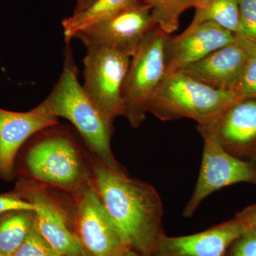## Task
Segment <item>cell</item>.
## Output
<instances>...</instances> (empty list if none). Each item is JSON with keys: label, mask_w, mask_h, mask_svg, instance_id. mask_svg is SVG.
<instances>
[{"label": "cell", "mask_w": 256, "mask_h": 256, "mask_svg": "<svg viewBox=\"0 0 256 256\" xmlns=\"http://www.w3.org/2000/svg\"><path fill=\"white\" fill-rule=\"evenodd\" d=\"M92 170L96 193L128 246L152 256L158 239L164 234L162 203L156 188L98 159Z\"/></svg>", "instance_id": "1"}, {"label": "cell", "mask_w": 256, "mask_h": 256, "mask_svg": "<svg viewBox=\"0 0 256 256\" xmlns=\"http://www.w3.org/2000/svg\"><path fill=\"white\" fill-rule=\"evenodd\" d=\"M69 42H66L64 50L60 79L42 104L56 117L64 118L73 124L96 159L112 169L124 171L111 150L114 122L96 107L79 82L78 68Z\"/></svg>", "instance_id": "2"}, {"label": "cell", "mask_w": 256, "mask_h": 256, "mask_svg": "<svg viewBox=\"0 0 256 256\" xmlns=\"http://www.w3.org/2000/svg\"><path fill=\"white\" fill-rule=\"evenodd\" d=\"M238 100L234 90L214 88L176 70L166 74L148 112L163 121L190 118L206 126Z\"/></svg>", "instance_id": "3"}, {"label": "cell", "mask_w": 256, "mask_h": 256, "mask_svg": "<svg viewBox=\"0 0 256 256\" xmlns=\"http://www.w3.org/2000/svg\"><path fill=\"white\" fill-rule=\"evenodd\" d=\"M170 34L154 26L131 57L122 88L124 114L138 128L146 117L148 107L168 74V42Z\"/></svg>", "instance_id": "4"}, {"label": "cell", "mask_w": 256, "mask_h": 256, "mask_svg": "<svg viewBox=\"0 0 256 256\" xmlns=\"http://www.w3.org/2000/svg\"><path fill=\"white\" fill-rule=\"evenodd\" d=\"M25 163L34 180L72 194L90 180L76 143L62 132L46 133L26 152Z\"/></svg>", "instance_id": "5"}, {"label": "cell", "mask_w": 256, "mask_h": 256, "mask_svg": "<svg viewBox=\"0 0 256 256\" xmlns=\"http://www.w3.org/2000/svg\"><path fill=\"white\" fill-rule=\"evenodd\" d=\"M72 228L87 256H124L129 250L100 201L92 178L74 194Z\"/></svg>", "instance_id": "6"}, {"label": "cell", "mask_w": 256, "mask_h": 256, "mask_svg": "<svg viewBox=\"0 0 256 256\" xmlns=\"http://www.w3.org/2000/svg\"><path fill=\"white\" fill-rule=\"evenodd\" d=\"M204 141L201 169L194 191L184 210L190 217L204 198L220 188L238 183L256 185V160L230 154L206 128L198 126Z\"/></svg>", "instance_id": "7"}, {"label": "cell", "mask_w": 256, "mask_h": 256, "mask_svg": "<svg viewBox=\"0 0 256 256\" xmlns=\"http://www.w3.org/2000/svg\"><path fill=\"white\" fill-rule=\"evenodd\" d=\"M86 47L82 88L96 107L114 122L124 114L122 88L131 57L106 47Z\"/></svg>", "instance_id": "8"}, {"label": "cell", "mask_w": 256, "mask_h": 256, "mask_svg": "<svg viewBox=\"0 0 256 256\" xmlns=\"http://www.w3.org/2000/svg\"><path fill=\"white\" fill-rule=\"evenodd\" d=\"M154 26L150 10L138 2L114 18L78 32L74 38L86 46L106 47L132 57Z\"/></svg>", "instance_id": "9"}, {"label": "cell", "mask_w": 256, "mask_h": 256, "mask_svg": "<svg viewBox=\"0 0 256 256\" xmlns=\"http://www.w3.org/2000/svg\"><path fill=\"white\" fill-rule=\"evenodd\" d=\"M18 194L36 206L35 226L56 252L62 256L82 252L74 233L72 218H68L62 204L47 192L43 185L34 182H23Z\"/></svg>", "instance_id": "10"}, {"label": "cell", "mask_w": 256, "mask_h": 256, "mask_svg": "<svg viewBox=\"0 0 256 256\" xmlns=\"http://www.w3.org/2000/svg\"><path fill=\"white\" fill-rule=\"evenodd\" d=\"M202 127L208 130L230 154L256 160V98L236 101L210 124Z\"/></svg>", "instance_id": "11"}, {"label": "cell", "mask_w": 256, "mask_h": 256, "mask_svg": "<svg viewBox=\"0 0 256 256\" xmlns=\"http://www.w3.org/2000/svg\"><path fill=\"white\" fill-rule=\"evenodd\" d=\"M236 38L232 32L214 23H191L182 33L169 37L168 74L183 70Z\"/></svg>", "instance_id": "12"}, {"label": "cell", "mask_w": 256, "mask_h": 256, "mask_svg": "<svg viewBox=\"0 0 256 256\" xmlns=\"http://www.w3.org/2000/svg\"><path fill=\"white\" fill-rule=\"evenodd\" d=\"M58 124L42 102L26 112L0 108V175L11 176L18 150L28 138Z\"/></svg>", "instance_id": "13"}, {"label": "cell", "mask_w": 256, "mask_h": 256, "mask_svg": "<svg viewBox=\"0 0 256 256\" xmlns=\"http://www.w3.org/2000/svg\"><path fill=\"white\" fill-rule=\"evenodd\" d=\"M246 228L234 217L200 233L158 239L152 256H225L229 246Z\"/></svg>", "instance_id": "14"}, {"label": "cell", "mask_w": 256, "mask_h": 256, "mask_svg": "<svg viewBox=\"0 0 256 256\" xmlns=\"http://www.w3.org/2000/svg\"><path fill=\"white\" fill-rule=\"evenodd\" d=\"M246 58L245 46L237 37L236 41L216 50L182 70L210 87L234 90L242 76Z\"/></svg>", "instance_id": "15"}, {"label": "cell", "mask_w": 256, "mask_h": 256, "mask_svg": "<svg viewBox=\"0 0 256 256\" xmlns=\"http://www.w3.org/2000/svg\"><path fill=\"white\" fill-rule=\"evenodd\" d=\"M138 2V0H96L88 8L74 13L62 22L66 42H70L78 32L114 18Z\"/></svg>", "instance_id": "16"}, {"label": "cell", "mask_w": 256, "mask_h": 256, "mask_svg": "<svg viewBox=\"0 0 256 256\" xmlns=\"http://www.w3.org/2000/svg\"><path fill=\"white\" fill-rule=\"evenodd\" d=\"M34 220V210H14L0 215V255L10 256L22 244Z\"/></svg>", "instance_id": "17"}, {"label": "cell", "mask_w": 256, "mask_h": 256, "mask_svg": "<svg viewBox=\"0 0 256 256\" xmlns=\"http://www.w3.org/2000/svg\"><path fill=\"white\" fill-rule=\"evenodd\" d=\"M192 23L210 22L236 34L239 26L238 0H200Z\"/></svg>", "instance_id": "18"}, {"label": "cell", "mask_w": 256, "mask_h": 256, "mask_svg": "<svg viewBox=\"0 0 256 256\" xmlns=\"http://www.w3.org/2000/svg\"><path fill=\"white\" fill-rule=\"evenodd\" d=\"M150 10L156 26L168 34L178 28L180 18L185 10L190 8L188 0H142Z\"/></svg>", "instance_id": "19"}, {"label": "cell", "mask_w": 256, "mask_h": 256, "mask_svg": "<svg viewBox=\"0 0 256 256\" xmlns=\"http://www.w3.org/2000/svg\"><path fill=\"white\" fill-rule=\"evenodd\" d=\"M240 40L245 46L246 58L242 76L234 92L236 94L238 100L256 99V45L242 38Z\"/></svg>", "instance_id": "20"}, {"label": "cell", "mask_w": 256, "mask_h": 256, "mask_svg": "<svg viewBox=\"0 0 256 256\" xmlns=\"http://www.w3.org/2000/svg\"><path fill=\"white\" fill-rule=\"evenodd\" d=\"M239 26L236 36L256 45V0H238Z\"/></svg>", "instance_id": "21"}, {"label": "cell", "mask_w": 256, "mask_h": 256, "mask_svg": "<svg viewBox=\"0 0 256 256\" xmlns=\"http://www.w3.org/2000/svg\"><path fill=\"white\" fill-rule=\"evenodd\" d=\"M10 256H62L53 248L37 230L34 223L21 246Z\"/></svg>", "instance_id": "22"}, {"label": "cell", "mask_w": 256, "mask_h": 256, "mask_svg": "<svg viewBox=\"0 0 256 256\" xmlns=\"http://www.w3.org/2000/svg\"><path fill=\"white\" fill-rule=\"evenodd\" d=\"M225 256H256V234L246 230L232 242Z\"/></svg>", "instance_id": "23"}, {"label": "cell", "mask_w": 256, "mask_h": 256, "mask_svg": "<svg viewBox=\"0 0 256 256\" xmlns=\"http://www.w3.org/2000/svg\"><path fill=\"white\" fill-rule=\"evenodd\" d=\"M20 210L36 212V206L16 194L0 195V215Z\"/></svg>", "instance_id": "24"}, {"label": "cell", "mask_w": 256, "mask_h": 256, "mask_svg": "<svg viewBox=\"0 0 256 256\" xmlns=\"http://www.w3.org/2000/svg\"><path fill=\"white\" fill-rule=\"evenodd\" d=\"M236 216L242 222L247 230L256 234V204L238 212Z\"/></svg>", "instance_id": "25"}, {"label": "cell", "mask_w": 256, "mask_h": 256, "mask_svg": "<svg viewBox=\"0 0 256 256\" xmlns=\"http://www.w3.org/2000/svg\"><path fill=\"white\" fill-rule=\"evenodd\" d=\"M96 0H78L77 2L76 8L74 13H78L80 12L84 11L88 8L92 4L95 2Z\"/></svg>", "instance_id": "26"}, {"label": "cell", "mask_w": 256, "mask_h": 256, "mask_svg": "<svg viewBox=\"0 0 256 256\" xmlns=\"http://www.w3.org/2000/svg\"><path fill=\"white\" fill-rule=\"evenodd\" d=\"M124 256H149L144 255V254H141V252H136V250L129 249Z\"/></svg>", "instance_id": "27"}, {"label": "cell", "mask_w": 256, "mask_h": 256, "mask_svg": "<svg viewBox=\"0 0 256 256\" xmlns=\"http://www.w3.org/2000/svg\"><path fill=\"white\" fill-rule=\"evenodd\" d=\"M198 1H200V0H188L190 8H194L195 4H196V2H198Z\"/></svg>", "instance_id": "28"}, {"label": "cell", "mask_w": 256, "mask_h": 256, "mask_svg": "<svg viewBox=\"0 0 256 256\" xmlns=\"http://www.w3.org/2000/svg\"><path fill=\"white\" fill-rule=\"evenodd\" d=\"M63 256H87L86 254H85L84 252H79V254H72V255H66Z\"/></svg>", "instance_id": "29"}, {"label": "cell", "mask_w": 256, "mask_h": 256, "mask_svg": "<svg viewBox=\"0 0 256 256\" xmlns=\"http://www.w3.org/2000/svg\"><path fill=\"white\" fill-rule=\"evenodd\" d=\"M0 256H2V255H0Z\"/></svg>", "instance_id": "30"}, {"label": "cell", "mask_w": 256, "mask_h": 256, "mask_svg": "<svg viewBox=\"0 0 256 256\" xmlns=\"http://www.w3.org/2000/svg\"><path fill=\"white\" fill-rule=\"evenodd\" d=\"M78 0H77V2H78Z\"/></svg>", "instance_id": "31"}]
</instances>
